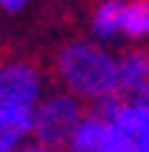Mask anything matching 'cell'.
I'll list each match as a JSON object with an SVG mask.
<instances>
[{
  "mask_svg": "<svg viewBox=\"0 0 149 152\" xmlns=\"http://www.w3.org/2000/svg\"><path fill=\"white\" fill-rule=\"evenodd\" d=\"M55 75L63 92L77 101L100 103L118 95V60L95 40H69L55 55Z\"/></svg>",
  "mask_w": 149,
  "mask_h": 152,
  "instance_id": "obj_1",
  "label": "cell"
},
{
  "mask_svg": "<svg viewBox=\"0 0 149 152\" xmlns=\"http://www.w3.org/2000/svg\"><path fill=\"white\" fill-rule=\"evenodd\" d=\"M46 92L37 63L26 58L0 60V135L23 144L32 135L34 106Z\"/></svg>",
  "mask_w": 149,
  "mask_h": 152,
  "instance_id": "obj_2",
  "label": "cell"
},
{
  "mask_svg": "<svg viewBox=\"0 0 149 152\" xmlns=\"http://www.w3.org/2000/svg\"><path fill=\"white\" fill-rule=\"evenodd\" d=\"M106 124L100 152H149V95L143 98H106L92 112Z\"/></svg>",
  "mask_w": 149,
  "mask_h": 152,
  "instance_id": "obj_3",
  "label": "cell"
},
{
  "mask_svg": "<svg viewBox=\"0 0 149 152\" xmlns=\"http://www.w3.org/2000/svg\"><path fill=\"white\" fill-rule=\"evenodd\" d=\"M86 118V109L77 98H72L63 89H49L43 92V98L34 106L32 118V141L55 149H63L69 141V135L74 132V126Z\"/></svg>",
  "mask_w": 149,
  "mask_h": 152,
  "instance_id": "obj_4",
  "label": "cell"
},
{
  "mask_svg": "<svg viewBox=\"0 0 149 152\" xmlns=\"http://www.w3.org/2000/svg\"><path fill=\"white\" fill-rule=\"evenodd\" d=\"M118 60V95H129V101L149 95V52L126 49Z\"/></svg>",
  "mask_w": 149,
  "mask_h": 152,
  "instance_id": "obj_5",
  "label": "cell"
},
{
  "mask_svg": "<svg viewBox=\"0 0 149 152\" xmlns=\"http://www.w3.org/2000/svg\"><path fill=\"white\" fill-rule=\"evenodd\" d=\"M123 29V0H100L89 17V32L95 43H109L121 37Z\"/></svg>",
  "mask_w": 149,
  "mask_h": 152,
  "instance_id": "obj_6",
  "label": "cell"
},
{
  "mask_svg": "<svg viewBox=\"0 0 149 152\" xmlns=\"http://www.w3.org/2000/svg\"><path fill=\"white\" fill-rule=\"evenodd\" d=\"M103 135H106V124L98 115H86V118L74 126V132L69 135L66 152H100L103 146Z\"/></svg>",
  "mask_w": 149,
  "mask_h": 152,
  "instance_id": "obj_7",
  "label": "cell"
},
{
  "mask_svg": "<svg viewBox=\"0 0 149 152\" xmlns=\"http://www.w3.org/2000/svg\"><path fill=\"white\" fill-rule=\"evenodd\" d=\"M123 37L149 40V0H123Z\"/></svg>",
  "mask_w": 149,
  "mask_h": 152,
  "instance_id": "obj_8",
  "label": "cell"
},
{
  "mask_svg": "<svg viewBox=\"0 0 149 152\" xmlns=\"http://www.w3.org/2000/svg\"><path fill=\"white\" fill-rule=\"evenodd\" d=\"M32 6V0H0V12L3 15H20Z\"/></svg>",
  "mask_w": 149,
  "mask_h": 152,
  "instance_id": "obj_9",
  "label": "cell"
},
{
  "mask_svg": "<svg viewBox=\"0 0 149 152\" xmlns=\"http://www.w3.org/2000/svg\"><path fill=\"white\" fill-rule=\"evenodd\" d=\"M15 152H66V149H55V146H46V144H37V141H23Z\"/></svg>",
  "mask_w": 149,
  "mask_h": 152,
  "instance_id": "obj_10",
  "label": "cell"
}]
</instances>
